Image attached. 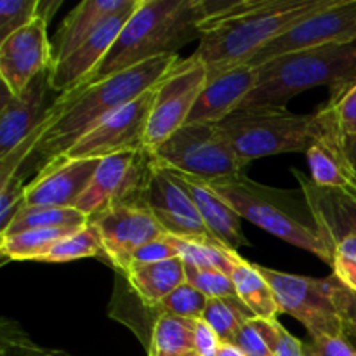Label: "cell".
<instances>
[{
  "label": "cell",
  "mask_w": 356,
  "mask_h": 356,
  "mask_svg": "<svg viewBox=\"0 0 356 356\" xmlns=\"http://www.w3.org/2000/svg\"><path fill=\"white\" fill-rule=\"evenodd\" d=\"M177 63V54L160 56L99 82L61 94L47 120L24 139L23 145L0 159V183L10 176L24 179L31 172L37 176L113 111L155 89Z\"/></svg>",
  "instance_id": "1"
},
{
  "label": "cell",
  "mask_w": 356,
  "mask_h": 356,
  "mask_svg": "<svg viewBox=\"0 0 356 356\" xmlns=\"http://www.w3.org/2000/svg\"><path fill=\"white\" fill-rule=\"evenodd\" d=\"M204 19L202 0H141L106 58L82 86L153 58L177 54L183 45L202 37Z\"/></svg>",
  "instance_id": "2"
},
{
  "label": "cell",
  "mask_w": 356,
  "mask_h": 356,
  "mask_svg": "<svg viewBox=\"0 0 356 356\" xmlns=\"http://www.w3.org/2000/svg\"><path fill=\"white\" fill-rule=\"evenodd\" d=\"M334 2L336 0H263L254 10L222 21L202 33L193 56L207 68V82L214 80L235 66L247 65L289 28Z\"/></svg>",
  "instance_id": "3"
},
{
  "label": "cell",
  "mask_w": 356,
  "mask_h": 356,
  "mask_svg": "<svg viewBox=\"0 0 356 356\" xmlns=\"http://www.w3.org/2000/svg\"><path fill=\"white\" fill-rule=\"evenodd\" d=\"M353 80L356 42L278 56L259 66L256 87L238 110H287L289 101L305 90L329 87L334 96Z\"/></svg>",
  "instance_id": "4"
},
{
  "label": "cell",
  "mask_w": 356,
  "mask_h": 356,
  "mask_svg": "<svg viewBox=\"0 0 356 356\" xmlns=\"http://www.w3.org/2000/svg\"><path fill=\"white\" fill-rule=\"evenodd\" d=\"M216 193L225 198L242 219L296 247L315 254L332 266V249L320 235L308 204L301 205L294 193L264 186L245 174L212 183Z\"/></svg>",
  "instance_id": "5"
},
{
  "label": "cell",
  "mask_w": 356,
  "mask_h": 356,
  "mask_svg": "<svg viewBox=\"0 0 356 356\" xmlns=\"http://www.w3.org/2000/svg\"><path fill=\"white\" fill-rule=\"evenodd\" d=\"M236 155L247 163L263 156L308 152L315 138L316 118L289 110L235 111L219 122Z\"/></svg>",
  "instance_id": "6"
},
{
  "label": "cell",
  "mask_w": 356,
  "mask_h": 356,
  "mask_svg": "<svg viewBox=\"0 0 356 356\" xmlns=\"http://www.w3.org/2000/svg\"><path fill=\"white\" fill-rule=\"evenodd\" d=\"M152 155L165 169L209 184L233 179L249 165L236 155L218 124L183 125Z\"/></svg>",
  "instance_id": "7"
},
{
  "label": "cell",
  "mask_w": 356,
  "mask_h": 356,
  "mask_svg": "<svg viewBox=\"0 0 356 356\" xmlns=\"http://www.w3.org/2000/svg\"><path fill=\"white\" fill-rule=\"evenodd\" d=\"M273 291L280 313L294 316L312 339L344 337L343 323L332 299L334 275L327 278L299 277L257 264Z\"/></svg>",
  "instance_id": "8"
},
{
  "label": "cell",
  "mask_w": 356,
  "mask_h": 356,
  "mask_svg": "<svg viewBox=\"0 0 356 356\" xmlns=\"http://www.w3.org/2000/svg\"><path fill=\"white\" fill-rule=\"evenodd\" d=\"M207 86V68L193 54L177 63L153 89L145 148L153 152L186 125L198 96Z\"/></svg>",
  "instance_id": "9"
},
{
  "label": "cell",
  "mask_w": 356,
  "mask_h": 356,
  "mask_svg": "<svg viewBox=\"0 0 356 356\" xmlns=\"http://www.w3.org/2000/svg\"><path fill=\"white\" fill-rule=\"evenodd\" d=\"M153 155L149 149H132L101 159L92 183L76 202L87 218H94L117 204H143L141 197L152 172Z\"/></svg>",
  "instance_id": "10"
},
{
  "label": "cell",
  "mask_w": 356,
  "mask_h": 356,
  "mask_svg": "<svg viewBox=\"0 0 356 356\" xmlns=\"http://www.w3.org/2000/svg\"><path fill=\"white\" fill-rule=\"evenodd\" d=\"M356 42V0H336L327 9L305 17L261 49L247 65L259 68L284 54Z\"/></svg>",
  "instance_id": "11"
},
{
  "label": "cell",
  "mask_w": 356,
  "mask_h": 356,
  "mask_svg": "<svg viewBox=\"0 0 356 356\" xmlns=\"http://www.w3.org/2000/svg\"><path fill=\"white\" fill-rule=\"evenodd\" d=\"M152 104L153 89L122 106L120 110L113 111L92 131L87 132L76 145H73L61 159L47 167L58 165L66 160L106 159V156L117 155L122 152L143 149L145 148Z\"/></svg>",
  "instance_id": "12"
},
{
  "label": "cell",
  "mask_w": 356,
  "mask_h": 356,
  "mask_svg": "<svg viewBox=\"0 0 356 356\" xmlns=\"http://www.w3.org/2000/svg\"><path fill=\"white\" fill-rule=\"evenodd\" d=\"M141 202L152 211L165 235L190 242L222 245L204 225L186 190L177 183L169 169L156 163L155 160Z\"/></svg>",
  "instance_id": "13"
},
{
  "label": "cell",
  "mask_w": 356,
  "mask_h": 356,
  "mask_svg": "<svg viewBox=\"0 0 356 356\" xmlns=\"http://www.w3.org/2000/svg\"><path fill=\"white\" fill-rule=\"evenodd\" d=\"M103 240L106 261L120 273L132 264L136 250L165 235L145 204H117L89 219Z\"/></svg>",
  "instance_id": "14"
},
{
  "label": "cell",
  "mask_w": 356,
  "mask_h": 356,
  "mask_svg": "<svg viewBox=\"0 0 356 356\" xmlns=\"http://www.w3.org/2000/svg\"><path fill=\"white\" fill-rule=\"evenodd\" d=\"M61 94L51 86V68L35 76L26 89L14 96L2 86L0 106V159L23 145L51 115Z\"/></svg>",
  "instance_id": "15"
},
{
  "label": "cell",
  "mask_w": 356,
  "mask_h": 356,
  "mask_svg": "<svg viewBox=\"0 0 356 356\" xmlns=\"http://www.w3.org/2000/svg\"><path fill=\"white\" fill-rule=\"evenodd\" d=\"M47 21L37 17L0 42V76L2 86L17 96L28 83L52 66V42L47 38Z\"/></svg>",
  "instance_id": "16"
},
{
  "label": "cell",
  "mask_w": 356,
  "mask_h": 356,
  "mask_svg": "<svg viewBox=\"0 0 356 356\" xmlns=\"http://www.w3.org/2000/svg\"><path fill=\"white\" fill-rule=\"evenodd\" d=\"M316 129L312 146L306 152L312 181L320 188L356 186L353 169L346 155L343 129L336 110L325 103L315 111Z\"/></svg>",
  "instance_id": "17"
},
{
  "label": "cell",
  "mask_w": 356,
  "mask_h": 356,
  "mask_svg": "<svg viewBox=\"0 0 356 356\" xmlns=\"http://www.w3.org/2000/svg\"><path fill=\"white\" fill-rule=\"evenodd\" d=\"M139 2L141 0H136L131 7L110 17L82 45H79L68 58L51 66V86L56 92L66 94L76 89L96 72L97 66L103 63L110 49L113 47L122 28L125 26Z\"/></svg>",
  "instance_id": "18"
},
{
  "label": "cell",
  "mask_w": 356,
  "mask_h": 356,
  "mask_svg": "<svg viewBox=\"0 0 356 356\" xmlns=\"http://www.w3.org/2000/svg\"><path fill=\"white\" fill-rule=\"evenodd\" d=\"M101 159L66 160L40 170L24 188V204L35 207H75L99 167Z\"/></svg>",
  "instance_id": "19"
},
{
  "label": "cell",
  "mask_w": 356,
  "mask_h": 356,
  "mask_svg": "<svg viewBox=\"0 0 356 356\" xmlns=\"http://www.w3.org/2000/svg\"><path fill=\"white\" fill-rule=\"evenodd\" d=\"M301 183L309 212L320 235L332 249L344 236L356 235V186L320 188L301 172H294Z\"/></svg>",
  "instance_id": "20"
},
{
  "label": "cell",
  "mask_w": 356,
  "mask_h": 356,
  "mask_svg": "<svg viewBox=\"0 0 356 356\" xmlns=\"http://www.w3.org/2000/svg\"><path fill=\"white\" fill-rule=\"evenodd\" d=\"M257 76L259 68L240 65L216 76L214 80H209L188 117L186 125L219 124L228 118L252 92Z\"/></svg>",
  "instance_id": "21"
},
{
  "label": "cell",
  "mask_w": 356,
  "mask_h": 356,
  "mask_svg": "<svg viewBox=\"0 0 356 356\" xmlns=\"http://www.w3.org/2000/svg\"><path fill=\"white\" fill-rule=\"evenodd\" d=\"M170 174L186 190L188 197L191 198V202L197 207L202 221H204V225L207 226V229L218 242H221L222 245L229 247L233 250L249 245V240L245 238L242 232V222H240L242 218L233 211V207L225 198L216 193L211 184L200 179H193L190 176H184V174L176 172V170H170Z\"/></svg>",
  "instance_id": "22"
},
{
  "label": "cell",
  "mask_w": 356,
  "mask_h": 356,
  "mask_svg": "<svg viewBox=\"0 0 356 356\" xmlns=\"http://www.w3.org/2000/svg\"><path fill=\"white\" fill-rule=\"evenodd\" d=\"M136 0H83L59 26L52 42V65L68 58L110 17L131 7Z\"/></svg>",
  "instance_id": "23"
},
{
  "label": "cell",
  "mask_w": 356,
  "mask_h": 356,
  "mask_svg": "<svg viewBox=\"0 0 356 356\" xmlns=\"http://www.w3.org/2000/svg\"><path fill=\"white\" fill-rule=\"evenodd\" d=\"M141 302L153 308L186 282V266L181 257L155 264L132 263L122 273Z\"/></svg>",
  "instance_id": "24"
},
{
  "label": "cell",
  "mask_w": 356,
  "mask_h": 356,
  "mask_svg": "<svg viewBox=\"0 0 356 356\" xmlns=\"http://www.w3.org/2000/svg\"><path fill=\"white\" fill-rule=\"evenodd\" d=\"M229 277L235 284L236 298L254 313L256 318L277 320L280 308L270 284L257 270V264L249 263L238 256Z\"/></svg>",
  "instance_id": "25"
},
{
  "label": "cell",
  "mask_w": 356,
  "mask_h": 356,
  "mask_svg": "<svg viewBox=\"0 0 356 356\" xmlns=\"http://www.w3.org/2000/svg\"><path fill=\"white\" fill-rule=\"evenodd\" d=\"M89 225V218L75 207H35L23 205L13 221L9 222L0 236L17 235L30 229H52V228H83Z\"/></svg>",
  "instance_id": "26"
},
{
  "label": "cell",
  "mask_w": 356,
  "mask_h": 356,
  "mask_svg": "<svg viewBox=\"0 0 356 356\" xmlns=\"http://www.w3.org/2000/svg\"><path fill=\"white\" fill-rule=\"evenodd\" d=\"M80 228L30 229L10 236H0L3 261H40L52 247Z\"/></svg>",
  "instance_id": "27"
},
{
  "label": "cell",
  "mask_w": 356,
  "mask_h": 356,
  "mask_svg": "<svg viewBox=\"0 0 356 356\" xmlns=\"http://www.w3.org/2000/svg\"><path fill=\"white\" fill-rule=\"evenodd\" d=\"M195 320L160 315L152 327L148 356H177L193 350Z\"/></svg>",
  "instance_id": "28"
},
{
  "label": "cell",
  "mask_w": 356,
  "mask_h": 356,
  "mask_svg": "<svg viewBox=\"0 0 356 356\" xmlns=\"http://www.w3.org/2000/svg\"><path fill=\"white\" fill-rule=\"evenodd\" d=\"M252 318H256L254 313L238 298L209 299L202 316V320L218 334L221 343H232L238 330Z\"/></svg>",
  "instance_id": "29"
},
{
  "label": "cell",
  "mask_w": 356,
  "mask_h": 356,
  "mask_svg": "<svg viewBox=\"0 0 356 356\" xmlns=\"http://www.w3.org/2000/svg\"><path fill=\"white\" fill-rule=\"evenodd\" d=\"M165 236L176 247L177 256L184 261V264H190V266L202 268V270H218L226 275H232L235 261L238 259L236 250L226 245H211V243H198L176 238V236Z\"/></svg>",
  "instance_id": "30"
},
{
  "label": "cell",
  "mask_w": 356,
  "mask_h": 356,
  "mask_svg": "<svg viewBox=\"0 0 356 356\" xmlns=\"http://www.w3.org/2000/svg\"><path fill=\"white\" fill-rule=\"evenodd\" d=\"M83 257H103V259H106L99 232L90 222L56 243L51 252L45 254L38 263H70V261L83 259Z\"/></svg>",
  "instance_id": "31"
},
{
  "label": "cell",
  "mask_w": 356,
  "mask_h": 356,
  "mask_svg": "<svg viewBox=\"0 0 356 356\" xmlns=\"http://www.w3.org/2000/svg\"><path fill=\"white\" fill-rule=\"evenodd\" d=\"M209 298L202 294L198 289L184 282L183 285L176 289L172 294L167 296L162 302L153 306L156 315H176L183 318L198 320L204 316L205 308H207Z\"/></svg>",
  "instance_id": "32"
},
{
  "label": "cell",
  "mask_w": 356,
  "mask_h": 356,
  "mask_svg": "<svg viewBox=\"0 0 356 356\" xmlns=\"http://www.w3.org/2000/svg\"><path fill=\"white\" fill-rule=\"evenodd\" d=\"M40 0H0V42L38 17Z\"/></svg>",
  "instance_id": "33"
},
{
  "label": "cell",
  "mask_w": 356,
  "mask_h": 356,
  "mask_svg": "<svg viewBox=\"0 0 356 356\" xmlns=\"http://www.w3.org/2000/svg\"><path fill=\"white\" fill-rule=\"evenodd\" d=\"M186 266V282L207 296L209 299L236 298V289L232 277L218 270H202V268Z\"/></svg>",
  "instance_id": "34"
},
{
  "label": "cell",
  "mask_w": 356,
  "mask_h": 356,
  "mask_svg": "<svg viewBox=\"0 0 356 356\" xmlns=\"http://www.w3.org/2000/svg\"><path fill=\"white\" fill-rule=\"evenodd\" d=\"M252 322L270 344L275 356H305V343L289 334V330L278 323V320L254 318Z\"/></svg>",
  "instance_id": "35"
},
{
  "label": "cell",
  "mask_w": 356,
  "mask_h": 356,
  "mask_svg": "<svg viewBox=\"0 0 356 356\" xmlns=\"http://www.w3.org/2000/svg\"><path fill=\"white\" fill-rule=\"evenodd\" d=\"M330 268L344 287L356 292V235L344 236L336 243Z\"/></svg>",
  "instance_id": "36"
},
{
  "label": "cell",
  "mask_w": 356,
  "mask_h": 356,
  "mask_svg": "<svg viewBox=\"0 0 356 356\" xmlns=\"http://www.w3.org/2000/svg\"><path fill=\"white\" fill-rule=\"evenodd\" d=\"M26 184V179L21 176H10L0 183V232L9 226L16 212L23 207Z\"/></svg>",
  "instance_id": "37"
},
{
  "label": "cell",
  "mask_w": 356,
  "mask_h": 356,
  "mask_svg": "<svg viewBox=\"0 0 356 356\" xmlns=\"http://www.w3.org/2000/svg\"><path fill=\"white\" fill-rule=\"evenodd\" d=\"M332 299L339 313L341 323H343V332L348 341L356 339V292L344 287L336 277H334Z\"/></svg>",
  "instance_id": "38"
},
{
  "label": "cell",
  "mask_w": 356,
  "mask_h": 356,
  "mask_svg": "<svg viewBox=\"0 0 356 356\" xmlns=\"http://www.w3.org/2000/svg\"><path fill=\"white\" fill-rule=\"evenodd\" d=\"M329 103L336 110L344 136H356V80L330 96Z\"/></svg>",
  "instance_id": "39"
},
{
  "label": "cell",
  "mask_w": 356,
  "mask_h": 356,
  "mask_svg": "<svg viewBox=\"0 0 356 356\" xmlns=\"http://www.w3.org/2000/svg\"><path fill=\"white\" fill-rule=\"evenodd\" d=\"M252 320L247 322L245 325L238 330V334L233 337L232 344L240 348L247 356H275L270 344H268L266 339L261 336V332L257 330V327L254 325Z\"/></svg>",
  "instance_id": "40"
},
{
  "label": "cell",
  "mask_w": 356,
  "mask_h": 356,
  "mask_svg": "<svg viewBox=\"0 0 356 356\" xmlns=\"http://www.w3.org/2000/svg\"><path fill=\"white\" fill-rule=\"evenodd\" d=\"M305 356H356V348L346 337H322L305 344Z\"/></svg>",
  "instance_id": "41"
},
{
  "label": "cell",
  "mask_w": 356,
  "mask_h": 356,
  "mask_svg": "<svg viewBox=\"0 0 356 356\" xmlns=\"http://www.w3.org/2000/svg\"><path fill=\"white\" fill-rule=\"evenodd\" d=\"M177 256V250L172 243L169 242L165 235L159 240H153V242L146 243L141 249L136 250L134 257H132V263L136 264H155L162 263V261L174 259Z\"/></svg>",
  "instance_id": "42"
},
{
  "label": "cell",
  "mask_w": 356,
  "mask_h": 356,
  "mask_svg": "<svg viewBox=\"0 0 356 356\" xmlns=\"http://www.w3.org/2000/svg\"><path fill=\"white\" fill-rule=\"evenodd\" d=\"M219 346H221V339L212 330V327L205 323L202 318L195 320L193 350L200 356H216Z\"/></svg>",
  "instance_id": "43"
},
{
  "label": "cell",
  "mask_w": 356,
  "mask_h": 356,
  "mask_svg": "<svg viewBox=\"0 0 356 356\" xmlns=\"http://www.w3.org/2000/svg\"><path fill=\"white\" fill-rule=\"evenodd\" d=\"M61 6V0H40V9H38V17L45 19L49 23L52 17V14L58 10V7Z\"/></svg>",
  "instance_id": "44"
},
{
  "label": "cell",
  "mask_w": 356,
  "mask_h": 356,
  "mask_svg": "<svg viewBox=\"0 0 356 356\" xmlns=\"http://www.w3.org/2000/svg\"><path fill=\"white\" fill-rule=\"evenodd\" d=\"M344 145H346V155H348V160H350L351 169H353L355 181H356V136H346Z\"/></svg>",
  "instance_id": "45"
},
{
  "label": "cell",
  "mask_w": 356,
  "mask_h": 356,
  "mask_svg": "<svg viewBox=\"0 0 356 356\" xmlns=\"http://www.w3.org/2000/svg\"><path fill=\"white\" fill-rule=\"evenodd\" d=\"M216 356H247V355L243 353L240 348H236L235 344L221 343V346H219V350H218V355Z\"/></svg>",
  "instance_id": "46"
},
{
  "label": "cell",
  "mask_w": 356,
  "mask_h": 356,
  "mask_svg": "<svg viewBox=\"0 0 356 356\" xmlns=\"http://www.w3.org/2000/svg\"><path fill=\"white\" fill-rule=\"evenodd\" d=\"M42 356H72L68 353H65V351H54V350H44V353Z\"/></svg>",
  "instance_id": "47"
},
{
  "label": "cell",
  "mask_w": 356,
  "mask_h": 356,
  "mask_svg": "<svg viewBox=\"0 0 356 356\" xmlns=\"http://www.w3.org/2000/svg\"><path fill=\"white\" fill-rule=\"evenodd\" d=\"M177 356H200L197 353V351H188V353H183V355H177Z\"/></svg>",
  "instance_id": "48"
},
{
  "label": "cell",
  "mask_w": 356,
  "mask_h": 356,
  "mask_svg": "<svg viewBox=\"0 0 356 356\" xmlns=\"http://www.w3.org/2000/svg\"><path fill=\"white\" fill-rule=\"evenodd\" d=\"M350 343H351V344H353V346L356 348V339H355V341H350Z\"/></svg>",
  "instance_id": "49"
}]
</instances>
